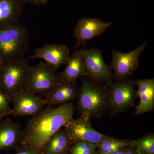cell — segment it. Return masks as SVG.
<instances>
[{
	"mask_svg": "<svg viewBox=\"0 0 154 154\" xmlns=\"http://www.w3.org/2000/svg\"><path fill=\"white\" fill-rule=\"evenodd\" d=\"M148 42L146 39L142 44L129 52H122L117 50L111 51L110 66L113 71V81L128 78L136 70L140 57L146 47Z\"/></svg>",
	"mask_w": 154,
	"mask_h": 154,
	"instance_id": "cell-7",
	"label": "cell"
},
{
	"mask_svg": "<svg viewBox=\"0 0 154 154\" xmlns=\"http://www.w3.org/2000/svg\"><path fill=\"white\" fill-rule=\"evenodd\" d=\"M75 109L72 102L44 107L27 122L21 144L42 150L50 138L74 118Z\"/></svg>",
	"mask_w": 154,
	"mask_h": 154,
	"instance_id": "cell-1",
	"label": "cell"
},
{
	"mask_svg": "<svg viewBox=\"0 0 154 154\" xmlns=\"http://www.w3.org/2000/svg\"><path fill=\"white\" fill-rule=\"evenodd\" d=\"M30 66L25 57L5 63L0 70V92L11 97L24 90Z\"/></svg>",
	"mask_w": 154,
	"mask_h": 154,
	"instance_id": "cell-5",
	"label": "cell"
},
{
	"mask_svg": "<svg viewBox=\"0 0 154 154\" xmlns=\"http://www.w3.org/2000/svg\"><path fill=\"white\" fill-rule=\"evenodd\" d=\"M25 5L22 0H0V30L20 24Z\"/></svg>",
	"mask_w": 154,
	"mask_h": 154,
	"instance_id": "cell-16",
	"label": "cell"
},
{
	"mask_svg": "<svg viewBox=\"0 0 154 154\" xmlns=\"http://www.w3.org/2000/svg\"><path fill=\"white\" fill-rule=\"evenodd\" d=\"M135 84L138 88L136 91L137 97L140 102L135 114L139 115L150 112L154 107V79H137Z\"/></svg>",
	"mask_w": 154,
	"mask_h": 154,
	"instance_id": "cell-17",
	"label": "cell"
},
{
	"mask_svg": "<svg viewBox=\"0 0 154 154\" xmlns=\"http://www.w3.org/2000/svg\"><path fill=\"white\" fill-rule=\"evenodd\" d=\"M70 57V50L62 45L46 44L35 49L34 54L27 59L40 58L52 66L56 71L62 65L66 64Z\"/></svg>",
	"mask_w": 154,
	"mask_h": 154,
	"instance_id": "cell-12",
	"label": "cell"
},
{
	"mask_svg": "<svg viewBox=\"0 0 154 154\" xmlns=\"http://www.w3.org/2000/svg\"><path fill=\"white\" fill-rule=\"evenodd\" d=\"M125 154H139L133 147L131 146H128L126 147Z\"/></svg>",
	"mask_w": 154,
	"mask_h": 154,
	"instance_id": "cell-25",
	"label": "cell"
},
{
	"mask_svg": "<svg viewBox=\"0 0 154 154\" xmlns=\"http://www.w3.org/2000/svg\"><path fill=\"white\" fill-rule=\"evenodd\" d=\"M129 145L139 154H154V135L151 134L134 140H130Z\"/></svg>",
	"mask_w": 154,
	"mask_h": 154,
	"instance_id": "cell-20",
	"label": "cell"
},
{
	"mask_svg": "<svg viewBox=\"0 0 154 154\" xmlns=\"http://www.w3.org/2000/svg\"><path fill=\"white\" fill-rule=\"evenodd\" d=\"M73 144L64 128L50 138L45 144L42 151L43 154H66Z\"/></svg>",
	"mask_w": 154,
	"mask_h": 154,
	"instance_id": "cell-18",
	"label": "cell"
},
{
	"mask_svg": "<svg viewBox=\"0 0 154 154\" xmlns=\"http://www.w3.org/2000/svg\"><path fill=\"white\" fill-rule=\"evenodd\" d=\"M29 47V32L24 25L0 30V58L4 62L24 58Z\"/></svg>",
	"mask_w": 154,
	"mask_h": 154,
	"instance_id": "cell-3",
	"label": "cell"
},
{
	"mask_svg": "<svg viewBox=\"0 0 154 154\" xmlns=\"http://www.w3.org/2000/svg\"><path fill=\"white\" fill-rule=\"evenodd\" d=\"M79 86L60 81L57 85L44 95L46 105L49 106L60 105L75 100L79 94Z\"/></svg>",
	"mask_w": 154,
	"mask_h": 154,
	"instance_id": "cell-14",
	"label": "cell"
},
{
	"mask_svg": "<svg viewBox=\"0 0 154 154\" xmlns=\"http://www.w3.org/2000/svg\"><path fill=\"white\" fill-rule=\"evenodd\" d=\"M11 113H8V112H5L4 111H1L0 110V121L5 118L6 116H8L11 115Z\"/></svg>",
	"mask_w": 154,
	"mask_h": 154,
	"instance_id": "cell-26",
	"label": "cell"
},
{
	"mask_svg": "<svg viewBox=\"0 0 154 154\" xmlns=\"http://www.w3.org/2000/svg\"><path fill=\"white\" fill-rule=\"evenodd\" d=\"M60 81L54 69L46 63L41 61L35 66H30L24 89L44 96Z\"/></svg>",
	"mask_w": 154,
	"mask_h": 154,
	"instance_id": "cell-6",
	"label": "cell"
},
{
	"mask_svg": "<svg viewBox=\"0 0 154 154\" xmlns=\"http://www.w3.org/2000/svg\"><path fill=\"white\" fill-rule=\"evenodd\" d=\"M24 4H30L37 6H43L46 5L49 0H22Z\"/></svg>",
	"mask_w": 154,
	"mask_h": 154,
	"instance_id": "cell-24",
	"label": "cell"
},
{
	"mask_svg": "<svg viewBox=\"0 0 154 154\" xmlns=\"http://www.w3.org/2000/svg\"><path fill=\"white\" fill-rule=\"evenodd\" d=\"M66 66L63 71L57 73L60 81L77 84L78 79H82L86 75V69L83 59L82 48L75 51L70 56Z\"/></svg>",
	"mask_w": 154,
	"mask_h": 154,
	"instance_id": "cell-15",
	"label": "cell"
},
{
	"mask_svg": "<svg viewBox=\"0 0 154 154\" xmlns=\"http://www.w3.org/2000/svg\"><path fill=\"white\" fill-rule=\"evenodd\" d=\"M23 130L19 122L10 117L0 121V152L16 150L22 143Z\"/></svg>",
	"mask_w": 154,
	"mask_h": 154,
	"instance_id": "cell-13",
	"label": "cell"
},
{
	"mask_svg": "<svg viewBox=\"0 0 154 154\" xmlns=\"http://www.w3.org/2000/svg\"><path fill=\"white\" fill-rule=\"evenodd\" d=\"M77 98V109L80 117L90 119L101 118L108 110L107 85L84 78Z\"/></svg>",
	"mask_w": 154,
	"mask_h": 154,
	"instance_id": "cell-2",
	"label": "cell"
},
{
	"mask_svg": "<svg viewBox=\"0 0 154 154\" xmlns=\"http://www.w3.org/2000/svg\"><path fill=\"white\" fill-rule=\"evenodd\" d=\"M16 151L15 154H43L41 150L25 145L21 144Z\"/></svg>",
	"mask_w": 154,
	"mask_h": 154,
	"instance_id": "cell-23",
	"label": "cell"
},
{
	"mask_svg": "<svg viewBox=\"0 0 154 154\" xmlns=\"http://www.w3.org/2000/svg\"><path fill=\"white\" fill-rule=\"evenodd\" d=\"M135 85V81L128 77L107 85L108 110L111 117L133 107L137 97Z\"/></svg>",
	"mask_w": 154,
	"mask_h": 154,
	"instance_id": "cell-4",
	"label": "cell"
},
{
	"mask_svg": "<svg viewBox=\"0 0 154 154\" xmlns=\"http://www.w3.org/2000/svg\"><path fill=\"white\" fill-rule=\"evenodd\" d=\"M126 147L124 148L120 149L118 150L115 151L113 152L110 154H125V149Z\"/></svg>",
	"mask_w": 154,
	"mask_h": 154,
	"instance_id": "cell-27",
	"label": "cell"
},
{
	"mask_svg": "<svg viewBox=\"0 0 154 154\" xmlns=\"http://www.w3.org/2000/svg\"><path fill=\"white\" fill-rule=\"evenodd\" d=\"M83 59L86 69V77L96 82L109 85L113 82V71L105 63L102 50L82 48Z\"/></svg>",
	"mask_w": 154,
	"mask_h": 154,
	"instance_id": "cell-8",
	"label": "cell"
},
{
	"mask_svg": "<svg viewBox=\"0 0 154 154\" xmlns=\"http://www.w3.org/2000/svg\"><path fill=\"white\" fill-rule=\"evenodd\" d=\"M96 148L95 145L79 142L73 144L69 152L71 154H96Z\"/></svg>",
	"mask_w": 154,
	"mask_h": 154,
	"instance_id": "cell-21",
	"label": "cell"
},
{
	"mask_svg": "<svg viewBox=\"0 0 154 154\" xmlns=\"http://www.w3.org/2000/svg\"><path fill=\"white\" fill-rule=\"evenodd\" d=\"M11 102L12 99L11 97L0 92V110L12 114V110L10 106Z\"/></svg>",
	"mask_w": 154,
	"mask_h": 154,
	"instance_id": "cell-22",
	"label": "cell"
},
{
	"mask_svg": "<svg viewBox=\"0 0 154 154\" xmlns=\"http://www.w3.org/2000/svg\"><path fill=\"white\" fill-rule=\"evenodd\" d=\"M129 140L116 139L108 137L97 146L99 149V154H110L129 145Z\"/></svg>",
	"mask_w": 154,
	"mask_h": 154,
	"instance_id": "cell-19",
	"label": "cell"
},
{
	"mask_svg": "<svg viewBox=\"0 0 154 154\" xmlns=\"http://www.w3.org/2000/svg\"><path fill=\"white\" fill-rule=\"evenodd\" d=\"M14 108L12 115L23 116L36 115L46 105L44 98L24 89L14 95L12 98Z\"/></svg>",
	"mask_w": 154,
	"mask_h": 154,
	"instance_id": "cell-11",
	"label": "cell"
},
{
	"mask_svg": "<svg viewBox=\"0 0 154 154\" xmlns=\"http://www.w3.org/2000/svg\"><path fill=\"white\" fill-rule=\"evenodd\" d=\"M90 120L82 117L73 118L64 127L74 143L83 142L97 146L103 140L109 137L94 129Z\"/></svg>",
	"mask_w": 154,
	"mask_h": 154,
	"instance_id": "cell-9",
	"label": "cell"
},
{
	"mask_svg": "<svg viewBox=\"0 0 154 154\" xmlns=\"http://www.w3.org/2000/svg\"><path fill=\"white\" fill-rule=\"evenodd\" d=\"M112 22H105L96 18L84 17L80 19L73 30V36L76 40L74 49L84 46L87 41L100 36L112 25Z\"/></svg>",
	"mask_w": 154,
	"mask_h": 154,
	"instance_id": "cell-10",
	"label": "cell"
},
{
	"mask_svg": "<svg viewBox=\"0 0 154 154\" xmlns=\"http://www.w3.org/2000/svg\"><path fill=\"white\" fill-rule=\"evenodd\" d=\"M4 63H5V62H4L0 58V70H1V68H2Z\"/></svg>",
	"mask_w": 154,
	"mask_h": 154,
	"instance_id": "cell-28",
	"label": "cell"
}]
</instances>
